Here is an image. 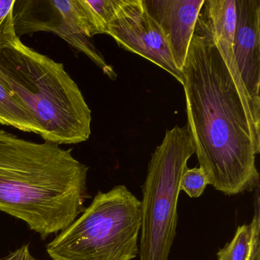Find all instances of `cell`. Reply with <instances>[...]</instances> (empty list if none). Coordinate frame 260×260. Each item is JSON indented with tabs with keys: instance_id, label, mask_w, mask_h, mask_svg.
Segmentation results:
<instances>
[{
	"instance_id": "obj_1",
	"label": "cell",
	"mask_w": 260,
	"mask_h": 260,
	"mask_svg": "<svg viewBox=\"0 0 260 260\" xmlns=\"http://www.w3.org/2000/svg\"><path fill=\"white\" fill-rule=\"evenodd\" d=\"M188 127L208 185L226 196L259 187L260 131L211 33L198 18L182 70Z\"/></svg>"
},
{
	"instance_id": "obj_2",
	"label": "cell",
	"mask_w": 260,
	"mask_h": 260,
	"mask_svg": "<svg viewBox=\"0 0 260 260\" xmlns=\"http://www.w3.org/2000/svg\"><path fill=\"white\" fill-rule=\"evenodd\" d=\"M72 151L0 129V211L25 222L42 240L66 229L89 197V167Z\"/></svg>"
},
{
	"instance_id": "obj_3",
	"label": "cell",
	"mask_w": 260,
	"mask_h": 260,
	"mask_svg": "<svg viewBox=\"0 0 260 260\" xmlns=\"http://www.w3.org/2000/svg\"><path fill=\"white\" fill-rule=\"evenodd\" d=\"M0 83L30 111L46 142L61 145L89 140L90 109L63 63L19 39L0 48Z\"/></svg>"
},
{
	"instance_id": "obj_4",
	"label": "cell",
	"mask_w": 260,
	"mask_h": 260,
	"mask_svg": "<svg viewBox=\"0 0 260 260\" xmlns=\"http://www.w3.org/2000/svg\"><path fill=\"white\" fill-rule=\"evenodd\" d=\"M141 201L124 185L99 191L47 246L53 260H132L139 253Z\"/></svg>"
},
{
	"instance_id": "obj_5",
	"label": "cell",
	"mask_w": 260,
	"mask_h": 260,
	"mask_svg": "<svg viewBox=\"0 0 260 260\" xmlns=\"http://www.w3.org/2000/svg\"><path fill=\"white\" fill-rule=\"evenodd\" d=\"M194 153L188 126L167 130L149 162L142 186L140 260H168L177 226L182 173Z\"/></svg>"
},
{
	"instance_id": "obj_6",
	"label": "cell",
	"mask_w": 260,
	"mask_h": 260,
	"mask_svg": "<svg viewBox=\"0 0 260 260\" xmlns=\"http://www.w3.org/2000/svg\"><path fill=\"white\" fill-rule=\"evenodd\" d=\"M16 35L50 31L86 54L111 80L117 75L90 40L96 36L85 0H16Z\"/></svg>"
},
{
	"instance_id": "obj_7",
	"label": "cell",
	"mask_w": 260,
	"mask_h": 260,
	"mask_svg": "<svg viewBox=\"0 0 260 260\" xmlns=\"http://www.w3.org/2000/svg\"><path fill=\"white\" fill-rule=\"evenodd\" d=\"M106 34L120 48L147 59L182 84V72L176 68L164 34L144 0H116Z\"/></svg>"
},
{
	"instance_id": "obj_8",
	"label": "cell",
	"mask_w": 260,
	"mask_h": 260,
	"mask_svg": "<svg viewBox=\"0 0 260 260\" xmlns=\"http://www.w3.org/2000/svg\"><path fill=\"white\" fill-rule=\"evenodd\" d=\"M235 4L234 59L260 131V0H235Z\"/></svg>"
},
{
	"instance_id": "obj_9",
	"label": "cell",
	"mask_w": 260,
	"mask_h": 260,
	"mask_svg": "<svg viewBox=\"0 0 260 260\" xmlns=\"http://www.w3.org/2000/svg\"><path fill=\"white\" fill-rule=\"evenodd\" d=\"M167 41L175 65L182 72L205 0H144Z\"/></svg>"
},
{
	"instance_id": "obj_10",
	"label": "cell",
	"mask_w": 260,
	"mask_h": 260,
	"mask_svg": "<svg viewBox=\"0 0 260 260\" xmlns=\"http://www.w3.org/2000/svg\"><path fill=\"white\" fill-rule=\"evenodd\" d=\"M236 19L235 0H205L199 16V20L211 33L219 52L238 87L240 95L249 106L251 112L247 93L237 71L234 56Z\"/></svg>"
},
{
	"instance_id": "obj_11",
	"label": "cell",
	"mask_w": 260,
	"mask_h": 260,
	"mask_svg": "<svg viewBox=\"0 0 260 260\" xmlns=\"http://www.w3.org/2000/svg\"><path fill=\"white\" fill-rule=\"evenodd\" d=\"M0 124L40 134V127L25 105L0 83Z\"/></svg>"
},
{
	"instance_id": "obj_12",
	"label": "cell",
	"mask_w": 260,
	"mask_h": 260,
	"mask_svg": "<svg viewBox=\"0 0 260 260\" xmlns=\"http://www.w3.org/2000/svg\"><path fill=\"white\" fill-rule=\"evenodd\" d=\"M252 236L251 223L239 226L232 240L217 252V260H249Z\"/></svg>"
},
{
	"instance_id": "obj_13",
	"label": "cell",
	"mask_w": 260,
	"mask_h": 260,
	"mask_svg": "<svg viewBox=\"0 0 260 260\" xmlns=\"http://www.w3.org/2000/svg\"><path fill=\"white\" fill-rule=\"evenodd\" d=\"M15 3L16 0H0V48L12 45L19 39L13 17Z\"/></svg>"
},
{
	"instance_id": "obj_14",
	"label": "cell",
	"mask_w": 260,
	"mask_h": 260,
	"mask_svg": "<svg viewBox=\"0 0 260 260\" xmlns=\"http://www.w3.org/2000/svg\"><path fill=\"white\" fill-rule=\"evenodd\" d=\"M98 35L106 34L113 16L116 0H86Z\"/></svg>"
},
{
	"instance_id": "obj_15",
	"label": "cell",
	"mask_w": 260,
	"mask_h": 260,
	"mask_svg": "<svg viewBox=\"0 0 260 260\" xmlns=\"http://www.w3.org/2000/svg\"><path fill=\"white\" fill-rule=\"evenodd\" d=\"M208 185V179L200 167L185 169L180 180V191H183L190 198H199Z\"/></svg>"
},
{
	"instance_id": "obj_16",
	"label": "cell",
	"mask_w": 260,
	"mask_h": 260,
	"mask_svg": "<svg viewBox=\"0 0 260 260\" xmlns=\"http://www.w3.org/2000/svg\"><path fill=\"white\" fill-rule=\"evenodd\" d=\"M254 214L251 225L252 228V244L249 260H260V193L259 187L255 190Z\"/></svg>"
},
{
	"instance_id": "obj_17",
	"label": "cell",
	"mask_w": 260,
	"mask_h": 260,
	"mask_svg": "<svg viewBox=\"0 0 260 260\" xmlns=\"http://www.w3.org/2000/svg\"><path fill=\"white\" fill-rule=\"evenodd\" d=\"M0 260H39L35 258L30 253L28 246H22L19 249H16L14 252H11L10 255L4 258H0Z\"/></svg>"
}]
</instances>
